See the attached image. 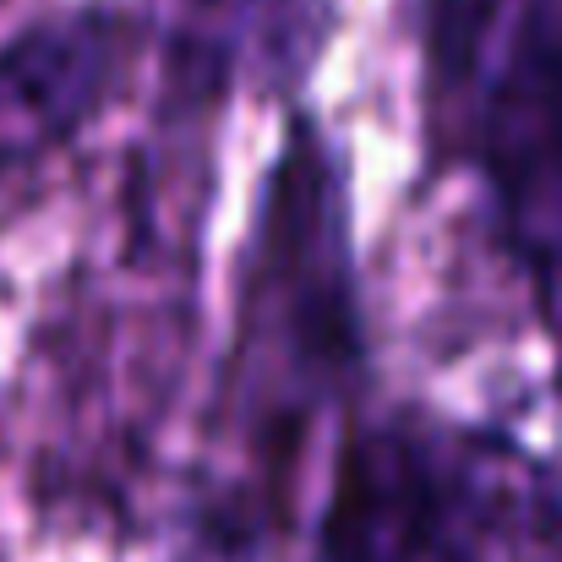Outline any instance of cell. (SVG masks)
I'll return each mask as SVG.
<instances>
[{"label": "cell", "instance_id": "1", "mask_svg": "<svg viewBox=\"0 0 562 562\" xmlns=\"http://www.w3.org/2000/svg\"><path fill=\"white\" fill-rule=\"evenodd\" d=\"M317 562H562V475L492 431L376 415L334 459Z\"/></svg>", "mask_w": 562, "mask_h": 562}, {"label": "cell", "instance_id": "2", "mask_svg": "<svg viewBox=\"0 0 562 562\" xmlns=\"http://www.w3.org/2000/svg\"><path fill=\"white\" fill-rule=\"evenodd\" d=\"M235 356L240 398L273 420L323 404L367 367L345 176L323 143V126L306 115L290 126L284 154L268 170Z\"/></svg>", "mask_w": 562, "mask_h": 562}, {"label": "cell", "instance_id": "3", "mask_svg": "<svg viewBox=\"0 0 562 562\" xmlns=\"http://www.w3.org/2000/svg\"><path fill=\"white\" fill-rule=\"evenodd\" d=\"M420 66L448 154L481 170L508 251L562 295V0H503Z\"/></svg>", "mask_w": 562, "mask_h": 562}, {"label": "cell", "instance_id": "4", "mask_svg": "<svg viewBox=\"0 0 562 562\" xmlns=\"http://www.w3.org/2000/svg\"><path fill=\"white\" fill-rule=\"evenodd\" d=\"M137 22L110 5L38 16L0 44V170L66 148L121 88Z\"/></svg>", "mask_w": 562, "mask_h": 562}, {"label": "cell", "instance_id": "5", "mask_svg": "<svg viewBox=\"0 0 562 562\" xmlns=\"http://www.w3.org/2000/svg\"><path fill=\"white\" fill-rule=\"evenodd\" d=\"M191 16L207 27V49L213 55H284L312 44L317 27V5L312 0H181Z\"/></svg>", "mask_w": 562, "mask_h": 562}]
</instances>
